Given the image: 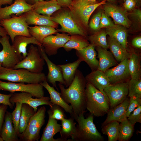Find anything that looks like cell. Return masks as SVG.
I'll return each instance as SVG.
<instances>
[{"label":"cell","mask_w":141,"mask_h":141,"mask_svg":"<svg viewBox=\"0 0 141 141\" xmlns=\"http://www.w3.org/2000/svg\"><path fill=\"white\" fill-rule=\"evenodd\" d=\"M87 82L82 73L77 69L72 82L66 89L60 83L58 85L61 91V96L67 104H70L73 113L77 115L86 112L85 88Z\"/></svg>","instance_id":"6da1fadb"},{"label":"cell","mask_w":141,"mask_h":141,"mask_svg":"<svg viewBox=\"0 0 141 141\" xmlns=\"http://www.w3.org/2000/svg\"><path fill=\"white\" fill-rule=\"evenodd\" d=\"M78 124L74 133L69 141H103V137L98 132L93 122V116L89 115L86 119L83 114L78 115L73 113L70 114Z\"/></svg>","instance_id":"7a4b0ae2"},{"label":"cell","mask_w":141,"mask_h":141,"mask_svg":"<svg viewBox=\"0 0 141 141\" xmlns=\"http://www.w3.org/2000/svg\"><path fill=\"white\" fill-rule=\"evenodd\" d=\"M86 107L91 114L97 117L107 113L110 109L108 98L103 91L86 83L85 88Z\"/></svg>","instance_id":"3957f363"},{"label":"cell","mask_w":141,"mask_h":141,"mask_svg":"<svg viewBox=\"0 0 141 141\" xmlns=\"http://www.w3.org/2000/svg\"><path fill=\"white\" fill-rule=\"evenodd\" d=\"M0 80L8 81L25 83H40L46 80L43 73H35L22 68L8 69L0 68Z\"/></svg>","instance_id":"277c9868"},{"label":"cell","mask_w":141,"mask_h":141,"mask_svg":"<svg viewBox=\"0 0 141 141\" xmlns=\"http://www.w3.org/2000/svg\"><path fill=\"white\" fill-rule=\"evenodd\" d=\"M46 109L45 106L39 108L30 118L24 131L19 137L22 141H38L40 138V131L45 122Z\"/></svg>","instance_id":"5b68a950"},{"label":"cell","mask_w":141,"mask_h":141,"mask_svg":"<svg viewBox=\"0 0 141 141\" xmlns=\"http://www.w3.org/2000/svg\"><path fill=\"white\" fill-rule=\"evenodd\" d=\"M50 18L61 26L60 29H56L58 32L67 33L70 35L78 34L87 37V35L78 27L73 19L69 8L62 7L52 15Z\"/></svg>","instance_id":"8992f818"},{"label":"cell","mask_w":141,"mask_h":141,"mask_svg":"<svg viewBox=\"0 0 141 141\" xmlns=\"http://www.w3.org/2000/svg\"><path fill=\"white\" fill-rule=\"evenodd\" d=\"M0 24L6 31L12 43L17 36L31 37L28 29L24 14L20 15L13 16L10 18L0 21Z\"/></svg>","instance_id":"52a82bcc"},{"label":"cell","mask_w":141,"mask_h":141,"mask_svg":"<svg viewBox=\"0 0 141 141\" xmlns=\"http://www.w3.org/2000/svg\"><path fill=\"white\" fill-rule=\"evenodd\" d=\"M45 62L38 47L31 44L26 56L20 61L13 69L22 68L33 73H40L43 69Z\"/></svg>","instance_id":"ba28073f"},{"label":"cell","mask_w":141,"mask_h":141,"mask_svg":"<svg viewBox=\"0 0 141 141\" xmlns=\"http://www.w3.org/2000/svg\"><path fill=\"white\" fill-rule=\"evenodd\" d=\"M106 2L103 1L97 4L82 6L71 5L69 8L73 19L78 27L86 35L89 20L91 15L98 7L105 4Z\"/></svg>","instance_id":"9c48e42d"},{"label":"cell","mask_w":141,"mask_h":141,"mask_svg":"<svg viewBox=\"0 0 141 141\" xmlns=\"http://www.w3.org/2000/svg\"><path fill=\"white\" fill-rule=\"evenodd\" d=\"M25 83L6 82L0 80V90L8 91L11 93L17 92L28 93L36 98L44 96V87L40 83Z\"/></svg>","instance_id":"30bf717a"},{"label":"cell","mask_w":141,"mask_h":141,"mask_svg":"<svg viewBox=\"0 0 141 141\" xmlns=\"http://www.w3.org/2000/svg\"><path fill=\"white\" fill-rule=\"evenodd\" d=\"M102 6L105 14L113 19L115 24L121 25L126 28L131 27V22L128 12L122 6L116 3L106 2Z\"/></svg>","instance_id":"8fae6325"},{"label":"cell","mask_w":141,"mask_h":141,"mask_svg":"<svg viewBox=\"0 0 141 141\" xmlns=\"http://www.w3.org/2000/svg\"><path fill=\"white\" fill-rule=\"evenodd\" d=\"M9 38L7 35L0 38V43L2 47L0 51V64L3 67L13 69L20 60L13 50Z\"/></svg>","instance_id":"7c38bea8"},{"label":"cell","mask_w":141,"mask_h":141,"mask_svg":"<svg viewBox=\"0 0 141 141\" xmlns=\"http://www.w3.org/2000/svg\"><path fill=\"white\" fill-rule=\"evenodd\" d=\"M104 91L109 101L110 108H112L123 102L128 94V82L110 84Z\"/></svg>","instance_id":"4fadbf2b"},{"label":"cell","mask_w":141,"mask_h":141,"mask_svg":"<svg viewBox=\"0 0 141 141\" xmlns=\"http://www.w3.org/2000/svg\"><path fill=\"white\" fill-rule=\"evenodd\" d=\"M30 93L26 92H14L11 93V96L10 98V102L14 106L16 102L26 103L32 107L36 112L37 107L39 106L45 105L51 107L52 104L50 101L49 97L44 96L40 98H34Z\"/></svg>","instance_id":"5bb4252c"},{"label":"cell","mask_w":141,"mask_h":141,"mask_svg":"<svg viewBox=\"0 0 141 141\" xmlns=\"http://www.w3.org/2000/svg\"><path fill=\"white\" fill-rule=\"evenodd\" d=\"M70 38L68 34L57 33L56 35H51L45 37L43 41L42 45L46 55L52 56L57 54L58 50L63 47Z\"/></svg>","instance_id":"9a60e30c"},{"label":"cell","mask_w":141,"mask_h":141,"mask_svg":"<svg viewBox=\"0 0 141 141\" xmlns=\"http://www.w3.org/2000/svg\"><path fill=\"white\" fill-rule=\"evenodd\" d=\"M37 47L41 56L46 63L48 67V72L46 76V80L48 82L52 84L53 86L58 91L56 85V82H58L63 85L64 84L61 68L58 65H56L50 60L42 46H37Z\"/></svg>","instance_id":"2e32d148"},{"label":"cell","mask_w":141,"mask_h":141,"mask_svg":"<svg viewBox=\"0 0 141 141\" xmlns=\"http://www.w3.org/2000/svg\"><path fill=\"white\" fill-rule=\"evenodd\" d=\"M128 60L125 59L116 66L108 69L105 72L111 84L126 82L131 77L128 67Z\"/></svg>","instance_id":"e0dca14e"},{"label":"cell","mask_w":141,"mask_h":141,"mask_svg":"<svg viewBox=\"0 0 141 141\" xmlns=\"http://www.w3.org/2000/svg\"><path fill=\"white\" fill-rule=\"evenodd\" d=\"M32 9V5L27 3L25 0H14L9 6L0 7V21L8 19L11 15H20Z\"/></svg>","instance_id":"ac0fdd59"},{"label":"cell","mask_w":141,"mask_h":141,"mask_svg":"<svg viewBox=\"0 0 141 141\" xmlns=\"http://www.w3.org/2000/svg\"><path fill=\"white\" fill-rule=\"evenodd\" d=\"M11 45L12 49L19 57L20 61L24 58L27 54V47L30 44L42 46L33 37L24 36H17L14 38Z\"/></svg>","instance_id":"d6986e66"},{"label":"cell","mask_w":141,"mask_h":141,"mask_svg":"<svg viewBox=\"0 0 141 141\" xmlns=\"http://www.w3.org/2000/svg\"><path fill=\"white\" fill-rule=\"evenodd\" d=\"M24 14L27 25L38 26H48L58 28V24L52 21L50 17L37 13L33 9Z\"/></svg>","instance_id":"ffe728a7"},{"label":"cell","mask_w":141,"mask_h":141,"mask_svg":"<svg viewBox=\"0 0 141 141\" xmlns=\"http://www.w3.org/2000/svg\"><path fill=\"white\" fill-rule=\"evenodd\" d=\"M95 46L92 44L81 50H76L77 56L85 61L91 69L92 71L97 69L98 61L96 59V52Z\"/></svg>","instance_id":"44dd1931"},{"label":"cell","mask_w":141,"mask_h":141,"mask_svg":"<svg viewBox=\"0 0 141 141\" xmlns=\"http://www.w3.org/2000/svg\"><path fill=\"white\" fill-rule=\"evenodd\" d=\"M48 120L44 128L40 141H63L60 138L56 139L54 137L57 133L60 132L61 129V125L57 123V120L51 118L50 109L47 111Z\"/></svg>","instance_id":"7402d4cb"},{"label":"cell","mask_w":141,"mask_h":141,"mask_svg":"<svg viewBox=\"0 0 141 141\" xmlns=\"http://www.w3.org/2000/svg\"><path fill=\"white\" fill-rule=\"evenodd\" d=\"M129 101V99L127 97L122 102L110 108L107 113L105 120L102 124V126L112 121H116L119 122H121L126 117L125 114Z\"/></svg>","instance_id":"603a6c76"},{"label":"cell","mask_w":141,"mask_h":141,"mask_svg":"<svg viewBox=\"0 0 141 141\" xmlns=\"http://www.w3.org/2000/svg\"><path fill=\"white\" fill-rule=\"evenodd\" d=\"M1 136L4 141H19V139L13 126L11 113L6 111Z\"/></svg>","instance_id":"cb8c5ba5"},{"label":"cell","mask_w":141,"mask_h":141,"mask_svg":"<svg viewBox=\"0 0 141 141\" xmlns=\"http://www.w3.org/2000/svg\"><path fill=\"white\" fill-rule=\"evenodd\" d=\"M40 84L48 91L50 95V101L52 105H57L62 107L66 112L71 114L73 112L71 105L66 103L61 96V93L56 91L54 87L50 86L46 80Z\"/></svg>","instance_id":"d4e9b609"},{"label":"cell","mask_w":141,"mask_h":141,"mask_svg":"<svg viewBox=\"0 0 141 141\" xmlns=\"http://www.w3.org/2000/svg\"><path fill=\"white\" fill-rule=\"evenodd\" d=\"M85 78L87 82L101 91L111 84L104 72L97 69L87 75Z\"/></svg>","instance_id":"484cf974"},{"label":"cell","mask_w":141,"mask_h":141,"mask_svg":"<svg viewBox=\"0 0 141 141\" xmlns=\"http://www.w3.org/2000/svg\"><path fill=\"white\" fill-rule=\"evenodd\" d=\"M32 6V9L37 13L50 17L54 12L62 8L56 0L39 1Z\"/></svg>","instance_id":"4316f807"},{"label":"cell","mask_w":141,"mask_h":141,"mask_svg":"<svg viewBox=\"0 0 141 141\" xmlns=\"http://www.w3.org/2000/svg\"><path fill=\"white\" fill-rule=\"evenodd\" d=\"M96 48L99 58L97 69L105 72L109 68L116 65V62L111 52L100 47Z\"/></svg>","instance_id":"83f0119b"},{"label":"cell","mask_w":141,"mask_h":141,"mask_svg":"<svg viewBox=\"0 0 141 141\" xmlns=\"http://www.w3.org/2000/svg\"><path fill=\"white\" fill-rule=\"evenodd\" d=\"M82 61L81 59L78 58L73 62L58 65L62 72L64 80L63 85L67 88L69 86L73 81L77 68Z\"/></svg>","instance_id":"f1b7e54d"},{"label":"cell","mask_w":141,"mask_h":141,"mask_svg":"<svg viewBox=\"0 0 141 141\" xmlns=\"http://www.w3.org/2000/svg\"><path fill=\"white\" fill-rule=\"evenodd\" d=\"M105 31L109 36L114 38L127 49V32L126 27L121 25L115 24L112 27L106 28Z\"/></svg>","instance_id":"f546056e"},{"label":"cell","mask_w":141,"mask_h":141,"mask_svg":"<svg viewBox=\"0 0 141 141\" xmlns=\"http://www.w3.org/2000/svg\"><path fill=\"white\" fill-rule=\"evenodd\" d=\"M28 29L31 36L41 44L45 37L50 35L56 34L58 32L56 29L48 26H29Z\"/></svg>","instance_id":"4dcf8cb0"},{"label":"cell","mask_w":141,"mask_h":141,"mask_svg":"<svg viewBox=\"0 0 141 141\" xmlns=\"http://www.w3.org/2000/svg\"><path fill=\"white\" fill-rule=\"evenodd\" d=\"M107 40L108 48L117 61L120 62L128 58L130 54L116 40L109 36Z\"/></svg>","instance_id":"1f68e13d"},{"label":"cell","mask_w":141,"mask_h":141,"mask_svg":"<svg viewBox=\"0 0 141 141\" xmlns=\"http://www.w3.org/2000/svg\"><path fill=\"white\" fill-rule=\"evenodd\" d=\"M90 44L86 37L76 34L70 36L69 40L64 44L63 48L67 52L73 49L78 50L87 47Z\"/></svg>","instance_id":"d6a6232c"},{"label":"cell","mask_w":141,"mask_h":141,"mask_svg":"<svg viewBox=\"0 0 141 141\" xmlns=\"http://www.w3.org/2000/svg\"><path fill=\"white\" fill-rule=\"evenodd\" d=\"M140 58L135 52L130 54L128 60V67L131 79L138 80L140 79L141 68Z\"/></svg>","instance_id":"836d02e7"},{"label":"cell","mask_w":141,"mask_h":141,"mask_svg":"<svg viewBox=\"0 0 141 141\" xmlns=\"http://www.w3.org/2000/svg\"><path fill=\"white\" fill-rule=\"evenodd\" d=\"M72 117L68 119H64L61 121L60 138L63 141H68V138L70 137L76 130V122Z\"/></svg>","instance_id":"e575fe53"},{"label":"cell","mask_w":141,"mask_h":141,"mask_svg":"<svg viewBox=\"0 0 141 141\" xmlns=\"http://www.w3.org/2000/svg\"><path fill=\"white\" fill-rule=\"evenodd\" d=\"M35 113L32 107L26 103H22L19 126L20 134L24 131L30 119Z\"/></svg>","instance_id":"d590c367"},{"label":"cell","mask_w":141,"mask_h":141,"mask_svg":"<svg viewBox=\"0 0 141 141\" xmlns=\"http://www.w3.org/2000/svg\"><path fill=\"white\" fill-rule=\"evenodd\" d=\"M134 125L130 122L126 117L119 124L118 140L126 141L132 136L134 131Z\"/></svg>","instance_id":"8d00e7d4"},{"label":"cell","mask_w":141,"mask_h":141,"mask_svg":"<svg viewBox=\"0 0 141 141\" xmlns=\"http://www.w3.org/2000/svg\"><path fill=\"white\" fill-rule=\"evenodd\" d=\"M107 35L105 30H100L89 36L88 39L90 44L95 47H99L107 49L109 48L106 38Z\"/></svg>","instance_id":"74e56055"},{"label":"cell","mask_w":141,"mask_h":141,"mask_svg":"<svg viewBox=\"0 0 141 141\" xmlns=\"http://www.w3.org/2000/svg\"><path fill=\"white\" fill-rule=\"evenodd\" d=\"M119 124V122L114 121L102 126V132L103 134L107 135L108 141L118 140Z\"/></svg>","instance_id":"f35d334b"},{"label":"cell","mask_w":141,"mask_h":141,"mask_svg":"<svg viewBox=\"0 0 141 141\" xmlns=\"http://www.w3.org/2000/svg\"><path fill=\"white\" fill-rule=\"evenodd\" d=\"M128 96L130 97H135L141 98V80L131 79L128 81Z\"/></svg>","instance_id":"ab89813d"},{"label":"cell","mask_w":141,"mask_h":141,"mask_svg":"<svg viewBox=\"0 0 141 141\" xmlns=\"http://www.w3.org/2000/svg\"><path fill=\"white\" fill-rule=\"evenodd\" d=\"M15 104L16 107L11 113V114L13 125L19 137L20 134L19 126L22 103L21 102H16Z\"/></svg>","instance_id":"60d3db41"},{"label":"cell","mask_w":141,"mask_h":141,"mask_svg":"<svg viewBox=\"0 0 141 141\" xmlns=\"http://www.w3.org/2000/svg\"><path fill=\"white\" fill-rule=\"evenodd\" d=\"M130 13H128V15L131 22L133 26L141 27V11L139 7L135 8Z\"/></svg>","instance_id":"b9f144b4"},{"label":"cell","mask_w":141,"mask_h":141,"mask_svg":"<svg viewBox=\"0 0 141 141\" xmlns=\"http://www.w3.org/2000/svg\"><path fill=\"white\" fill-rule=\"evenodd\" d=\"M103 9H100L95 14L91 19L88 28L92 31L96 32L100 30L99 25Z\"/></svg>","instance_id":"7bdbcfd3"},{"label":"cell","mask_w":141,"mask_h":141,"mask_svg":"<svg viewBox=\"0 0 141 141\" xmlns=\"http://www.w3.org/2000/svg\"><path fill=\"white\" fill-rule=\"evenodd\" d=\"M50 110L51 118L61 121L66 118L63 109L60 106L56 104L52 105Z\"/></svg>","instance_id":"ee69618b"},{"label":"cell","mask_w":141,"mask_h":141,"mask_svg":"<svg viewBox=\"0 0 141 141\" xmlns=\"http://www.w3.org/2000/svg\"><path fill=\"white\" fill-rule=\"evenodd\" d=\"M129 103L125 114V116L128 117L130 114L137 107L141 105V98L135 97H130Z\"/></svg>","instance_id":"f6af8a7d"},{"label":"cell","mask_w":141,"mask_h":141,"mask_svg":"<svg viewBox=\"0 0 141 141\" xmlns=\"http://www.w3.org/2000/svg\"><path fill=\"white\" fill-rule=\"evenodd\" d=\"M127 119L133 125L137 122L141 123V105L136 108L131 113Z\"/></svg>","instance_id":"bcb514c9"},{"label":"cell","mask_w":141,"mask_h":141,"mask_svg":"<svg viewBox=\"0 0 141 141\" xmlns=\"http://www.w3.org/2000/svg\"><path fill=\"white\" fill-rule=\"evenodd\" d=\"M114 25L111 19L105 14L103 10L101 13L99 25L100 29L111 27Z\"/></svg>","instance_id":"7dc6e473"},{"label":"cell","mask_w":141,"mask_h":141,"mask_svg":"<svg viewBox=\"0 0 141 141\" xmlns=\"http://www.w3.org/2000/svg\"><path fill=\"white\" fill-rule=\"evenodd\" d=\"M72 6H82L95 4L99 2L97 0H72Z\"/></svg>","instance_id":"c3c4849f"},{"label":"cell","mask_w":141,"mask_h":141,"mask_svg":"<svg viewBox=\"0 0 141 141\" xmlns=\"http://www.w3.org/2000/svg\"><path fill=\"white\" fill-rule=\"evenodd\" d=\"M11 96V93L8 95L0 93V104H2L8 105L12 109L14 106L10 102V98Z\"/></svg>","instance_id":"681fc988"},{"label":"cell","mask_w":141,"mask_h":141,"mask_svg":"<svg viewBox=\"0 0 141 141\" xmlns=\"http://www.w3.org/2000/svg\"><path fill=\"white\" fill-rule=\"evenodd\" d=\"M122 4V7L127 11H132L136 7V3L135 0H124Z\"/></svg>","instance_id":"f907efd6"},{"label":"cell","mask_w":141,"mask_h":141,"mask_svg":"<svg viewBox=\"0 0 141 141\" xmlns=\"http://www.w3.org/2000/svg\"><path fill=\"white\" fill-rule=\"evenodd\" d=\"M8 106L2 104H0V136L5 113Z\"/></svg>","instance_id":"816d5d0a"},{"label":"cell","mask_w":141,"mask_h":141,"mask_svg":"<svg viewBox=\"0 0 141 141\" xmlns=\"http://www.w3.org/2000/svg\"><path fill=\"white\" fill-rule=\"evenodd\" d=\"M56 0L58 4L62 8H69L72 4V0Z\"/></svg>","instance_id":"f5cc1de1"},{"label":"cell","mask_w":141,"mask_h":141,"mask_svg":"<svg viewBox=\"0 0 141 141\" xmlns=\"http://www.w3.org/2000/svg\"><path fill=\"white\" fill-rule=\"evenodd\" d=\"M132 45L134 47L140 49L141 48V37H137L132 40L131 42Z\"/></svg>","instance_id":"db71d44e"},{"label":"cell","mask_w":141,"mask_h":141,"mask_svg":"<svg viewBox=\"0 0 141 141\" xmlns=\"http://www.w3.org/2000/svg\"><path fill=\"white\" fill-rule=\"evenodd\" d=\"M13 0H0V7L4 5H11L13 3Z\"/></svg>","instance_id":"11a10c76"},{"label":"cell","mask_w":141,"mask_h":141,"mask_svg":"<svg viewBox=\"0 0 141 141\" xmlns=\"http://www.w3.org/2000/svg\"><path fill=\"white\" fill-rule=\"evenodd\" d=\"M7 35V34L6 31L0 24V36L1 37H3Z\"/></svg>","instance_id":"9f6ffc18"},{"label":"cell","mask_w":141,"mask_h":141,"mask_svg":"<svg viewBox=\"0 0 141 141\" xmlns=\"http://www.w3.org/2000/svg\"><path fill=\"white\" fill-rule=\"evenodd\" d=\"M25 1L27 3L30 5H32L38 1H43L44 0H25Z\"/></svg>","instance_id":"6f0895ef"},{"label":"cell","mask_w":141,"mask_h":141,"mask_svg":"<svg viewBox=\"0 0 141 141\" xmlns=\"http://www.w3.org/2000/svg\"><path fill=\"white\" fill-rule=\"evenodd\" d=\"M98 1L99 2L103 1H105L106 2L116 4H117V3L118 2V0H98Z\"/></svg>","instance_id":"680465c9"},{"label":"cell","mask_w":141,"mask_h":141,"mask_svg":"<svg viewBox=\"0 0 141 141\" xmlns=\"http://www.w3.org/2000/svg\"><path fill=\"white\" fill-rule=\"evenodd\" d=\"M136 3V7H139L141 6V0H135Z\"/></svg>","instance_id":"91938a15"},{"label":"cell","mask_w":141,"mask_h":141,"mask_svg":"<svg viewBox=\"0 0 141 141\" xmlns=\"http://www.w3.org/2000/svg\"><path fill=\"white\" fill-rule=\"evenodd\" d=\"M118 1L120 4H122L123 3L124 0H118Z\"/></svg>","instance_id":"94428289"},{"label":"cell","mask_w":141,"mask_h":141,"mask_svg":"<svg viewBox=\"0 0 141 141\" xmlns=\"http://www.w3.org/2000/svg\"><path fill=\"white\" fill-rule=\"evenodd\" d=\"M3 140L1 136H0V141H3Z\"/></svg>","instance_id":"6125c7cd"},{"label":"cell","mask_w":141,"mask_h":141,"mask_svg":"<svg viewBox=\"0 0 141 141\" xmlns=\"http://www.w3.org/2000/svg\"><path fill=\"white\" fill-rule=\"evenodd\" d=\"M1 37V36H0V38ZM1 67V64H0V68Z\"/></svg>","instance_id":"be15d7a7"},{"label":"cell","mask_w":141,"mask_h":141,"mask_svg":"<svg viewBox=\"0 0 141 141\" xmlns=\"http://www.w3.org/2000/svg\"><path fill=\"white\" fill-rule=\"evenodd\" d=\"M50 0H46V1H50Z\"/></svg>","instance_id":"e7e4bbea"},{"label":"cell","mask_w":141,"mask_h":141,"mask_svg":"<svg viewBox=\"0 0 141 141\" xmlns=\"http://www.w3.org/2000/svg\"><path fill=\"white\" fill-rule=\"evenodd\" d=\"M128 0L132 1V0Z\"/></svg>","instance_id":"03108f58"},{"label":"cell","mask_w":141,"mask_h":141,"mask_svg":"<svg viewBox=\"0 0 141 141\" xmlns=\"http://www.w3.org/2000/svg\"><path fill=\"white\" fill-rule=\"evenodd\" d=\"M0 25H1V24H0Z\"/></svg>","instance_id":"003e7915"}]
</instances>
